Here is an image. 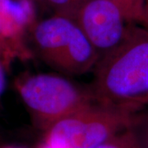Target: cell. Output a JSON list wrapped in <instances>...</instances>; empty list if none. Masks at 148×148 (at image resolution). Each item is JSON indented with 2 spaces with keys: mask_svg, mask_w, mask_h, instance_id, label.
I'll return each mask as SVG.
<instances>
[{
  "mask_svg": "<svg viewBox=\"0 0 148 148\" xmlns=\"http://www.w3.org/2000/svg\"><path fill=\"white\" fill-rule=\"evenodd\" d=\"M146 148H148V128L147 132V139H146Z\"/></svg>",
  "mask_w": 148,
  "mask_h": 148,
  "instance_id": "4fadbf2b",
  "label": "cell"
},
{
  "mask_svg": "<svg viewBox=\"0 0 148 148\" xmlns=\"http://www.w3.org/2000/svg\"><path fill=\"white\" fill-rule=\"evenodd\" d=\"M96 102L138 112L148 106V29L130 23L125 36L95 67Z\"/></svg>",
  "mask_w": 148,
  "mask_h": 148,
  "instance_id": "6da1fadb",
  "label": "cell"
},
{
  "mask_svg": "<svg viewBox=\"0 0 148 148\" xmlns=\"http://www.w3.org/2000/svg\"><path fill=\"white\" fill-rule=\"evenodd\" d=\"M96 148H143L132 127L114 135Z\"/></svg>",
  "mask_w": 148,
  "mask_h": 148,
  "instance_id": "ba28073f",
  "label": "cell"
},
{
  "mask_svg": "<svg viewBox=\"0 0 148 148\" xmlns=\"http://www.w3.org/2000/svg\"><path fill=\"white\" fill-rule=\"evenodd\" d=\"M6 148H12V147H6Z\"/></svg>",
  "mask_w": 148,
  "mask_h": 148,
  "instance_id": "9a60e30c",
  "label": "cell"
},
{
  "mask_svg": "<svg viewBox=\"0 0 148 148\" xmlns=\"http://www.w3.org/2000/svg\"><path fill=\"white\" fill-rule=\"evenodd\" d=\"M119 7L129 23L140 24L143 17L144 0H112Z\"/></svg>",
  "mask_w": 148,
  "mask_h": 148,
  "instance_id": "9c48e42d",
  "label": "cell"
},
{
  "mask_svg": "<svg viewBox=\"0 0 148 148\" xmlns=\"http://www.w3.org/2000/svg\"><path fill=\"white\" fill-rule=\"evenodd\" d=\"M100 58V54L76 24L69 46L60 58L56 69L65 73L84 74L95 69Z\"/></svg>",
  "mask_w": 148,
  "mask_h": 148,
  "instance_id": "8992f818",
  "label": "cell"
},
{
  "mask_svg": "<svg viewBox=\"0 0 148 148\" xmlns=\"http://www.w3.org/2000/svg\"><path fill=\"white\" fill-rule=\"evenodd\" d=\"M74 21L100 57L121 42L130 24L112 0H86L77 12Z\"/></svg>",
  "mask_w": 148,
  "mask_h": 148,
  "instance_id": "277c9868",
  "label": "cell"
},
{
  "mask_svg": "<svg viewBox=\"0 0 148 148\" xmlns=\"http://www.w3.org/2000/svg\"><path fill=\"white\" fill-rule=\"evenodd\" d=\"M76 22L67 16L54 15L33 27V40L42 58L56 69L71 40Z\"/></svg>",
  "mask_w": 148,
  "mask_h": 148,
  "instance_id": "5b68a950",
  "label": "cell"
},
{
  "mask_svg": "<svg viewBox=\"0 0 148 148\" xmlns=\"http://www.w3.org/2000/svg\"><path fill=\"white\" fill-rule=\"evenodd\" d=\"M18 91L37 125L44 130L95 101L90 90L54 74L31 76L19 84Z\"/></svg>",
  "mask_w": 148,
  "mask_h": 148,
  "instance_id": "3957f363",
  "label": "cell"
},
{
  "mask_svg": "<svg viewBox=\"0 0 148 148\" xmlns=\"http://www.w3.org/2000/svg\"><path fill=\"white\" fill-rule=\"evenodd\" d=\"M25 8L13 5L9 0H0V40H16L31 21Z\"/></svg>",
  "mask_w": 148,
  "mask_h": 148,
  "instance_id": "52a82bcc",
  "label": "cell"
},
{
  "mask_svg": "<svg viewBox=\"0 0 148 148\" xmlns=\"http://www.w3.org/2000/svg\"><path fill=\"white\" fill-rule=\"evenodd\" d=\"M84 1H86V0H84Z\"/></svg>",
  "mask_w": 148,
  "mask_h": 148,
  "instance_id": "2e32d148",
  "label": "cell"
},
{
  "mask_svg": "<svg viewBox=\"0 0 148 148\" xmlns=\"http://www.w3.org/2000/svg\"><path fill=\"white\" fill-rule=\"evenodd\" d=\"M5 48L4 45L0 40V98L3 95L6 88V74L4 65L3 63V60L1 59V54L3 52V49Z\"/></svg>",
  "mask_w": 148,
  "mask_h": 148,
  "instance_id": "8fae6325",
  "label": "cell"
},
{
  "mask_svg": "<svg viewBox=\"0 0 148 148\" xmlns=\"http://www.w3.org/2000/svg\"><path fill=\"white\" fill-rule=\"evenodd\" d=\"M55 12V15L67 16L74 21V17L84 0H46Z\"/></svg>",
  "mask_w": 148,
  "mask_h": 148,
  "instance_id": "30bf717a",
  "label": "cell"
},
{
  "mask_svg": "<svg viewBox=\"0 0 148 148\" xmlns=\"http://www.w3.org/2000/svg\"><path fill=\"white\" fill-rule=\"evenodd\" d=\"M40 148H49V147H48V146L46 145V144H45V143H44V144H43L42 146H41V147H40Z\"/></svg>",
  "mask_w": 148,
  "mask_h": 148,
  "instance_id": "5bb4252c",
  "label": "cell"
},
{
  "mask_svg": "<svg viewBox=\"0 0 148 148\" xmlns=\"http://www.w3.org/2000/svg\"><path fill=\"white\" fill-rule=\"evenodd\" d=\"M136 111L93 101L46 129L49 148H96L138 121Z\"/></svg>",
  "mask_w": 148,
  "mask_h": 148,
  "instance_id": "7a4b0ae2",
  "label": "cell"
},
{
  "mask_svg": "<svg viewBox=\"0 0 148 148\" xmlns=\"http://www.w3.org/2000/svg\"><path fill=\"white\" fill-rule=\"evenodd\" d=\"M143 27H147L148 29V0H144L143 9V17L142 21L140 23Z\"/></svg>",
  "mask_w": 148,
  "mask_h": 148,
  "instance_id": "7c38bea8",
  "label": "cell"
}]
</instances>
